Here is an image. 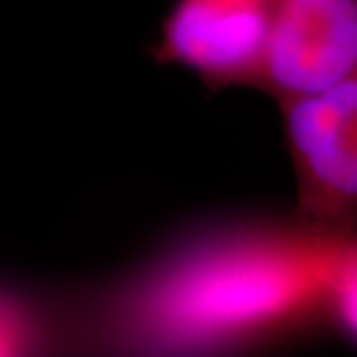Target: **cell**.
Masks as SVG:
<instances>
[{"label": "cell", "instance_id": "5", "mask_svg": "<svg viewBox=\"0 0 357 357\" xmlns=\"http://www.w3.org/2000/svg\"><path fill=\"white\" fill-rule=\"evenodd\" d=\"M64 337V312L0 282V357L44 354L60 347Z\"/></svg>", "mask_w": 357, "mask_h": 357}, {"label": "cell", "instance_id": "1", "mask_svg": "<svg viewBox=\"0 0 357 357\" xmlns=\"http://www.w3.org/2000/svg\"><path fill=\"white\" fill-rule=\"evenodd\" d=\"M70 340L117 354H241L357 333V234L286 217L211 220L68 310Z\"/></svg>", "mask_w": 357, "mask_h": 357}, {"label": "cell", "instance_id": "2", "mask_svg": "<svg viewBox=\"0 0 357 357\" xmlns=\"http://www.w3.org/2000/svg\"><path fill=\"white\" fill-rule=\"evenodd\" d=\"M278 105L298 189L294 215L321 227L356 229L357 74Z\"/></svg>", "mask_w": 357, "mask_h": 357}, {"label": "cell", "instance_id": "4", "mask_svg": "<svg viewBox=\"0 0 357 357\" xmlns=\"http://www.w3.org/2000/svg\"><path fill=\"white\" fill-rule=\"evenodd\" d=\"M357 72V0H276L256 89L276 102Z\"/></svg>", "mask_w": 357, "mask_h": 357}, {"label": "cell", "instance_id": "3", "mask_svg": "<svg viewBox=\"0 0 357 357\" xmlns=\"http://www.w3.org/2000/svg\"><path fill=\"white\" fill-rule=\"evenodd\" d=\"M276 0H175L151 46L155 62L192 72L211 91L256 88Z\"/></svg>", "mask_w": 357, "mask_h": 357}]
</instances>
